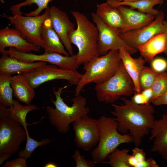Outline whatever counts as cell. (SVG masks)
Masks as SVG:
<instances>
[{
  "instance_id": "4fadbf2b",
  "label": "cell",
  "mask_w": 167,
  "mask_h": 167,
  "mask_svg": "<svg viewBox=\"0 0 167 167\" xmlns=\"http://www.w3.org/2000/svg\"><path fill=\"white\" fill-rule=\"evenodd\" d=\"M164 13L159 11L155 19L150 24L140 29L119 34L120 38L130 47L137 49V47L155 35L165 32L163 21Z\"/></svg>"
},
{
  "instance_id": "d6a6232c",
  "label": "cell",
  "mask_w": 167,
  "mask_h": 167,
  "mask_svg": "<svg viewBox=\"0 0 167 167\" xmlns=\"http://www.w3.org/2000/svg\"><path fill=\"white\" fill-rule=\"evenodd\" d=\"M151 68L158 73L164 72L167 69V61L161 58H157L151 62Z\"/></svg>"
},
{
  "instance_id": "7c38bea8",
  "label": "cell",
  "mask_w": 167,
  "mask_h": 167,
  "mask_svg": "<svg viewBox=\"0 0 167 167\" xmlns=\"http://www.w3.org/2000/svg\"><path fill=\"white\" fill-rule=\"evenodd\" d=\"M6 52L11 57L19 60L28 62L42 61L55 65L59 68L70 70H77L79 68L76 55H63L55 52H44L41 55L19 51L15 48L9 47Z\"/></svg>"
},
{
  "instance_id": "9c48e42d",
  "label": "cell",
  "mask_w": 167,
  "mask_h": 167,
  "mask_svg": "<svg viewBox=\"0 0 167 167\" xmlns=\"http://www.w3.org/2000/svg\"><path fill=\"white\" fill-rule=\"evenodd\" d=\"M49 9L48 7L43 14L36 16H23L22 14L10 16L5 14L0 16L7 19L28 42L43 48L41 31L44 21L49 18Z\"/></svg>"
},
{
  "instance_id": "f1b7e54d",
  "label": "cell",
  "mask_w": 167,
  "mask_h": 167,
  "mask_svg": "<svg viewBox=\"0 0 167 167\" xmlns=\"http://www.w3.org/2000/svg\"><path fill=\"white\" fill-rule=\"evenodd\" d=\"M26 132V143L25 148L24 149L19 151L18 155L19 157L24 158L27 159L30 157L36 148L48 144L51 142V140L48 139H45L38 141L31 137L28 131Z\"/></svg>"
},
{
  "instance_id": "e0dca14e",
  "label": "cell",
  "mask_w": 167,
  "mask_h": 167,
  "mask_svg": "<svg viewBox=\"0 0 167 167\" xmlns=\"http://www.w3.org/2000/svg\"><path fill=\"white\" fill-rule=\"evenodd\" d=\"M122 16L124 27L121 32H126L141 28L148 25L154 20L155 16L142 13L121 6L116 7Z\"/></svg>"
},
{
  "instance_id": "83f0119b",
  "label": "cell",
  "mask_w": 167,
  "mask_h": 167,
  "mask_svg": "<svg viewBox=\"0 0 167 167\" xmlns=\"http://www.w3.org/2000/svg\"><path fill=\"white\" fill-rule=\"evenodd\" d=\"M129 152V148L120 150L117 148L107 156L109 161H105L102 164L108 165L112 167H130L128 162Z\"/></svg>"
},
{
  "instance_id": "9a60e30c",
  "label": "cell",
  "mask_w": 167,
  "mask_h": 167,
  "mask_svg": "<svg viewBox=\"0 0 167 167\" xmlns=\"http://www.w3.org/2000/svg\"><path fill=\"white\" fill-rule=\"evenodd\" d=\"M7 47L26 53L41 50L40 47L28 42L17 29L8 26L0 30V52L2 54L5 53V48Z\"/></svg>"
},
{
  "instance_id": "ab89813d",
  "label": "cell",
  "mask_w": 167,
  "mask_h": 167,
  "mask_svg": "<svg viewBox=\"0 0 167 167\" xmlns=\"http://www.w3.org/2000/svg\"><path fill=\"white\" fill-rule=\"evenodd\" d=\"M128 162L130 167H135L138 161L133 155H130L128 157Z\"/></svg>"
},
{
  "instance_id": "6da1fadb",
  "label": "cell",
  "mask_w": 167,
  "mask_h": 167,
  "mask_svg": "<svg viewBox=\"0 0 167 167\" xmlns=\"http://www.w3.org/2000/svg\"><path fill=\"white\" fill-rule=\"evenodd\" d=\"M120 99L123 104H112L114 111L111 112L116 117L118 131L123 134L129 131L135 146L139 147L154 125V109L150 103L139 105L123 97Z\"/></svg>"
},
{
  "instance_id": "30bf717a",
  "label": "cell",
  "mask_w": 167,
  "mask_h": 167,
  "mask_svg": "<svg viewBox=\"0 0 167 167\" xmlns=\"http://www.w3.org/2000/svg\"><path fill=\"white\" fill-rule=\"evenodd\" d=\"M91 16L98 31L97 50L99 55H104L109 51L123 48L131 54L135 53L138 50L130 47L119 36L121 29L110 27L104 24L92 12Z\"/></svg>"
},
{
  "instance_id": "60d3db41",
  "label": "cell",
  "mask_w": 167,
  "mask_h": 167,
  "mask_svg": "<svg viewBox=\"0 0 167 167\" xmlns=\"http://www.w3.org/2000/svg\"><path fill=\"white\" fill-rule=\"evenodd\" d=\"M163 23L164 25V33H165L166 36L165 48L164 53L166 56V58H167V22L165 20H163Z\"/></svg>"
},
{
  "instance_id": "44dd1931",
  "label": "cell",
  "mask_w": 167,
  "mask_h": 167,
  "mask_svg": "<svg viewBox=\"0 0 167 167\" xmlns=\"http://www.w3.org/2000/svg\"><path fill=\"white\" fill-rule=\"evenodd\" d=\"M13 94L17 100L27 105H29L35 96L34 88L22 74L12 77L11 82Z\"/></svg>"
},
{
  "instance_id": "ee69618b",
  "label": "cell",
  "mask_w": 167,
  "mask_h": 167,
  "mask_svg": "<svg viewBox=\"0 0 167 167\" xmlns=\"http://www.w3.org/2000/svg\"><path fill=\"white\" fill-rule=\"evenodd\" d=\"M162 2L163 3L164 2V0H161Z\"/></svg>"
},
{
  "instance_id": "5bb4252c",
  "label": "cell",
  "mask_w": 167,
  "mask_h": 167,
  "mask_svg": "<svg viewBox=\"0 0 167 167\" xmlns=\"http://www.w3.org/2000/svg\"><path fill=\"white\" fill-rule=\"evenodd\" d=\"M49 18L69 54L73 55V47L69 39L68 34L75 29L74 24L65 12L54 6L50 8Z\"/></svg>"
},
{
  "instance_id": "8992f818",
  "label": "cell",
  "mask_w": 167,
  "mask_h": 167,
  "mask_svg": "<svg viewBox=\"0 0 167 167\" xmlns=\"http://www.w3.org/2000/svg\"><path fill=\"white\" fill-rule=\"evenodd\" d=\"M96 97L100 101L113 103L122 96H130L135 92L134 83L122 61L117 72L105 82L96 84Z\"/></svg>"
},
{
  "instance_id": "8fae6325",
  "label": "cell",
  "mask_w": 167,
  "mask_h": 167,
  "mask_svg": "<svg viewBox=\"0 0 167 167\" xmlns=\"http://www.w3.org/2000/svg\"><path fill=\"white\" fill-rule=\"evenodd\" d=\"M74 142L77 147L89 151L98 144L100 135L99 119L88 115L73 122Z\"/></svg>"
},
{
  "instance_id": "74e56055",
  "label": "cell",
  "mask_w": 167,
  "mask_h": 167,
  "mask_svg": "<svg viewBox=\"0 0 167 167\" xmlns=\"http://www.w3.org/2000/svg\"><path fill=\"white\" fill-rule=\"evenodd\" d=\"M152 103L156 106L167 105V91L164 94L153 101Z\"/></svg>"
},
{
  "instance_id": "484cf974",
  "label": "cell",
  "mask_w": 167,
  "mask_h": 167,
  "mask_svg": "<svg viewBox=\"0 0 167 167\" xmlns=\"http://www.w3.org/2000/svg\"><path fill=\"white\" fill-rule=\"evenodd\" d=\"M11 75L0 73V103L6 107H10L13 103V91L11 82Z\"/></svg>"
},
{
  "instance_id": "f546056e",
  "label": "cell",
  "mask_w": 167,
  "mask_h": 167,
  "mask_svg": "<svg viewBox=\"0 0 167 167\" xmlns=\"http://www.w3.org/2000/svg\"><path fill=\"white\" fill-rule=\"evenodd\" d=\"M158 73L151 67L144 66L139 76V83L142 91L152 87Z\"/></svg>"
},
{
  "instance_id": "7bdbcfd3",
  "label": "cell",
  "mask_w": 167,
  "mask_h": 167,
  "mask_svg": "<svg viewBox=\"0 0 167 167\" xmlns=\"http://www.w3.org/2000/svg\"><path fill=\"white\" fill-rule=\"evenodd\" d=\"M114 1L118 2H134L137 1L139 0H112Z\"/></svg>"
},
{
  "instance_id": "4316f807",
  "label": "cell",
  "mask_w": 167,
  "mask_h": 167,
  "mask_svg": "<svg viewBox=\"0 0 167 167\" xmlns=\"http://www.w3.org/2000/svg\"><path fill=\"white\" fill-rule=\"evenodd\" d=\"M53 0H26L22 2L12 6L10 10L12 11L13 15L22 14L20 11V8L24 6H31L36 4L37 8L33 11L27 13L23 14L25 16H33L39 15L40 14L44 9L48 7V4Z\"/></svg>"
},
{
  "instance_id": "8d00e7d4",
  "label": "cell",
  "mask_w": 167,
  "mask_h": 167,
  "mask_svg": "<svg viewBox=\"0 0 167 167\" xmlns=\"http://www.w3.org/2000/svg\"><path fill=\"white\" fill-rule=\"evenodd\" d=\"M131 100L135 103L139 105H144L147 104L144 96L141 92H135Z\"/></svg>"
},
{
  "instance_id": "f35d334b",
  "label": "cell",
  "mask_w": 167,
  "mask_h": 167,
  "mask_svg": "<svg viewBox=\"0 0 167 167\" xmlns=\"http://www.w3.org/2000/svg\"><path fill=\"white\" fill-rule=\"evenodd\" d=\"M9 113L8 108L0 103V118L4 117H8Z\"/></svg>"
},
{
  "instance_id": "1f68e13d",
  "label": "cell",
  "mask_w": 167,
  "mask_h": 167,
  "mask_svg": "<svg viewBox=\"0 0 167 167\" xmlns=\"http://www.w3.org/2000/svg\"><path fill=\"white\" fill-rule=\"evenodd\" d=\"M72 158L75 162L76 167H94L95 163L93 161H89L85 159L84 155H81L79 151L75 150Z\"/></svg>"
},
{
  "instance_id": "277c9868",
  "label": "cell",
  "mask_w": 167,
  "mask_h": 167,
  "mask_svg": "<svg viewBox=\"0 0 167 167\" xmlns=\"http://www.w3.org/2000/svg\"><path fill=\"white\" fill-rule=\"evenodd\" d=\"M122 62L118 50H112L105 55L94 58L84 64L85 71L76 85L75 96L80 95L87 84H102L111 77L118 71Z\"/></svg>"
},
{
  "instance_id": "52a82bcc",
  "label": "cell",
  "mask_w": 167,
  "mask_h": 167,
  "mask_svg": "<svg viewBox=\"0 0 167 167\" xmlns=\"http://www.w3.org/2000/svg\"><path fill=\"white\" fill-rule=\"evenodd\" d=\"M22 126L9 117L0 118V165L18 152L26 139Z\"/></svg>"
},
{
  "instance_id": "ffe728a7",
  "label": "cell",
  "mask_w": 167,
  "mask_h": 167,
  "mask_svg": "<svg viewBox=\"0 0 167 167\" xmlns=\"http://www.w3.org/2000/svg\"><path fill=\"white\" fill-rule=\"evenodd\" d=\"M119 53L123 66L134 83L135 92H141L139 76L146 61L141 56L136 58H133L131 54L123 48L120 49Z\"/></svg>"
},
{
  "instance_id": "2e32d148",
  "label": "cell",
  "mask_w": 167,
  "mask_h": 167,
  "mask_svg": "<svg viewBox=\"0 0 167 167\" xmlns=\"http://www.w3.org/2000/svg\"><path fill=\"white\" fill-rule=\"evenodd\" d=\"M151 132L149 140H153L151 151L167 160V112L160 119L155 120Z\"/></svg>"
},
{
  "instance_id": "ba28073f",
  "label": "cell",
  "mask_w": 167,
  "mask_h": 167,
  "mask_svg": "<svg viewBox=\"0 0 167 167\" xmlns=\"http://www.w3.org/2000/svg\"><path fill=\"white\" fill-rule=\"evenodd\" d=\"M22 74L34 89L45 82L55 79L65 80L71 84L77 85L83 75L77 70L60 68L47 63Z\"/></svg>"
},
{
  "instance_id": "e575fe53",
  "label": "cell",
  "mask_w": 167,
  "mask_h": 167,
  "mask_svg": "<svg viewBox=\"0 0 167 167\" xmlns=\"http://www.w3.org/2000/svg\"><path fill=\"white\" fill-rule=\"evenodd\" d=\"M132 155L137 160L138 162H141L145 160L146 153L141 148L136 147L132 150Z\"/></svg>"
},
{
  "instance_id": "d590c367",
  "label": "cell",
  "mask_w": 167,
  "mask_h": 167,
  "mask_svg": "<svg viewBox=\"0 0 167 167\" xmlns=\"http://www.w3.org/2000/svg\"><path fill=\"white\" fill-rule=\"evenodd\" d=\"M156 161L150 157L146 159L144 161L138 162L135 167H158Z\"/></svg>"
},
{
  "instance_id": "d6986e66",
  "label": "cell",
  "mask_w": 167,
  "mask_h": 167,
  "mask_svg": "<svg viewBox=\"0 0 167 167\" xmlns=\"http://www.w3.org/2000/svg\"><path fill=\"white\" fill-rule=\"evenodd\" d=\"M41 36L45 52H55L65 55H69L49 18L45 20L42 25Z\"/></svg>"
},
{
  "instance_id": "4dcf8cb0",
  "label": "cell",
  "mask_w": 167,
  "mask_h": 167,
  "mask_svg": "<svg viewBox=\"0 0 167 167\" xmlns=\"http://www.w3.org/2000/svg\"><path fill=\"white\" fill-rule=\"evenodd\" d=\"M151 88L153 95L151 103L167 91V73H158Z\"/></svg>"
},
{
  "instance_id": "d4e9b609",
  "label": "cell",
  "mask_w": 167,
  "mask_h": 167,
  "mask_svg": "<svg viewBox=\"0 0 167 167\" xmlns=\"http://www.w3.org/2000/svg\"><path fill=\"white\" fill-rule=\"evenodd\" d=\"M106 1L115 7L121 6H128L132 9H136L142 13L155 16L158 13L159 11L154 9V6L157 4L163 3L161 0H139L134 2H118L112 0H107Z\"/></svg>"
},
{
  "instance_id": "603a6c76",
  "label": "cell",
  "mask_w": 167,
  "mask_h": 167,
  "mask_svg": "<svg viewBox=\"0 0 167 167\" xmlns=\"http://www.w3.org/2000/svg\"><path fill=\"white\" fill-rule=\"evenodd\" d=\"M166 36L164 32L157 34L137 47L145 60L151 62L155 56L164 52L165 48Z\"/></svg>"
},
{
  "instance_id": "7402d4cb",
  "label": "cell",
  "mask_w": 167,
  "mask_h": 167,
  "mask_svg": "<svg viewBox=\"0 0 167 167\" xmlns=\"http://www.w3.org/2000/svg\"><path fill=\"white\" fill-rule=\"evenodd\" d=\"M97 16L105 24L113 28L121 29L124 27L122 15L116 7L113 6L107 1L96 5Z\"/></svg>"
},
{
  "instance_id": "ac0fdd59",
  "label": "cell",
  "mask_w": 167,
  "mask_h": 167,
  "mask_svg": "<svg viewBox=\"0 0 167 167\" xmlns=\"http://www.w3.org/2000/svg\"><path fill=\"white\" fill-rule=\"evenodd\" d=\"M0 58V73L10 75L28 72L33 69L46 64V62L37 61L28 62L18 60L10 56L6 52Z\"/></svg>"
},
{
  "instance_id": "5b68a950",
  "label": "cell",
  "mask_w": 167,
  "mask_h": 167,
  "mask_svg": "<svg viewBox=\"0 0 167 167\" xmlns=\"http://www.w3.org/2000/svg\"><path fill=\"white\" fill-rule=\"evenodd\" d=\"M100 135L97 146L91 152L92 158L95 163H102L107 156L121 144L133 142L129 134L121 135L118 130L115 118L104 116L99 119Z\"/></svg>"
},
{
  "instance_id": "cb8c5ba5",
  "label": "cell",
  "mask_w": 167,
  "mask_h": 167,
  "mask_svg": "<svg viewBox=\"0 0 167 167\" xmlns=\"http://www.w3.org/2000/svg\"><path fill=\"white\" fill-rule=\"evenodd\" d=\"M38 109L36 105L32 104L23 105L17 100H14L13 104L8 108L9 111V117L20 124L25 130L26 132H28L27 126L32 124L27 123L26 117L27 114L30 111Z\"/></svg>"
},
{
  "instance_id": "3957f363",
  "label": "cell",
  "mask_w": 167,
  "mask_h": 167,
  "mask_svg": "<svg viewBox=\"0 0 167 167\" xmlns=\"http://www.w3.org/2000/svg\"><path fill=\"white\" fill-rule=\"evenodd\" d=\"M77 28L68 34L70 43L77 48V61L80 66L100 56L98 53V31L97 27L83 14L71 11Z\"/></svg>"
},
{
  "instance_id": "836d02e7",
  "label": "cell",
  "mask_w": 167,
  "mask_h": 167,
  "mask_svg": "<svg viewBox=\"0 0 167 167\" xmlns=\"http://www.w3.org/2000/svg\"><path fill=\"white\" fill-rule=\"evenodd\" d=\"M26 159L19 157L14 159L7 161L3 165V167H27Z\"/></svg>"
},
{
  "instance_id": "b9f144b4",
  "label": "cell",
  "mask_w": 167,
  "mask_h": 167,
  "mask_svg": "<svg viewBox=\"0 0 167 167\" xmlns=\"http://www.w3.org/2000/svg\"><path fill=\"white\" fill-rule=\"evenodd\" d=\"M44 167H56L57 165L54 163L52 162L48 163L46 164Z\"/></svg>"
},
{
  "instance_id": "7a4b0ae2",
  "label": "cell",
  "mask_w": 167,
  "mask_h": 167,
  "mask_svg": "<svg viewBox=\"0 0 167 167\" xmlns=\"http://www.w3.org/2000/svg\"><path fill=\"white\" fill-rule=\"evenodd\" d=\"M67 86L60 87L57 90L54 88L56 100L54 101L50 97V101L55 108L48 106L46 109L51 124L58 132L63 134L68 131L71 123L88 115L89 111V108L86 106V99L80 95L75 96L71 100L73 102L71 106L64 102L61 94Z\"/></svg>"
}]
</instances>
